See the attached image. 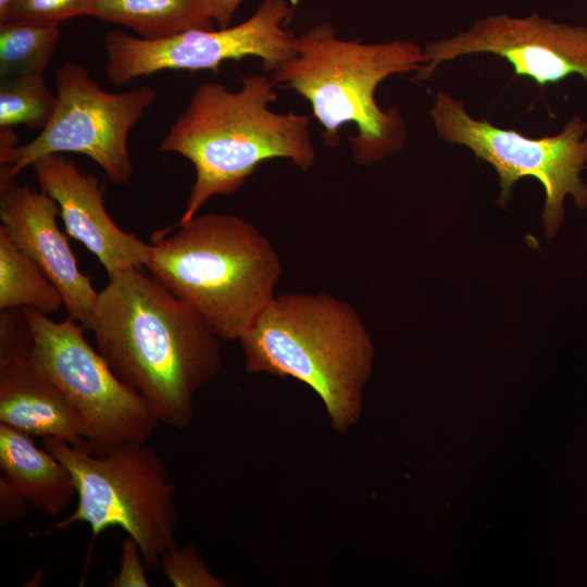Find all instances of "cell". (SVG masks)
Listing matches in <instances>:
<instances>
[{"label":"cell","mask_w":587,"mask_h":587,"mask_svg":"<svg viewBox=\"0 0 587 587\" xmlns=\"http://www.w3.org/2000/svg\"><path fill=\"white\" fill-rule=\"evenodd\" d=\"M88 329L112 372L159 424L188 427L196 394L223 364L222 339L189 305L133 268L109 277Z\"/></svg>","instance_id":"6da1fadb"},{"label":"cell","mask_w":587,"mask_h":587,"mask_svg":"<svg viewBox=\"0 0 587 587\" xmlns=\"http://www.w3.org/2000/svg\"><path fill=\"white\" fill-rule=\"evenodd\" d=\"M275 85L266 75L254 74L242 77L237 91L214 82L195 90L159 145L162 152L188 159L196 171L177 224L196 216L211 197L236 193L266 160L288 159L302 171L313 166L311 116L272 111Z\"/></svg>","instance_id":"7a4b0ae2"},{"label":"cell","mask_w":587,"mask_h":587,"mask_svg":"<svg viewBox=\"0 0 587 587\" xmlns=\"http://www.w3.org/2000/svg\"><path fill=\"white\" fill-rule=\"evenodd\" d=\"M294 49L272 79L309 101L326 146H338L340 127L353 123L358 133L348 140L354 163L372 165L403 148L404 120L395 107L382 110L375 91L390 76L419 72L427 62L424 48L399 39L345 40L333 25L322 23L296 37Z\"/></svg>","instance_id":"3957f363"},{"label":"cell","mask_w":587,"mask_h":587,"mask_svg":"<svg viewBox=\"0 0 587 587\" xmlns=\"http://www.w3.org/2000/svg\"><path fill=\"white\" fill-rule=\"evenodd\" d=\"M239 342L248 373L305 384L319 396L332 428L339 434L357 424L374 346L348 302L327 294L275 296Z\"/></svg>","instance_id":"277c9868"},{"label":"cell","mask_w":587,"mask_h":587,"mask_svg":"<svg viewBox=\"0 0 587 587\" xmlns=\"http://www.w3.org/2000/svg\"><path fill=\"white\" fill-rule=\"evenodd\" d=\"M222 340H239L275 298L279 255L249 222L196 215L155 232L145 266Z\"/></svg>","instance_id":"5b68a950"},{"label":"cell","mask_w":587,"mask_h":587,"mask_svg":"<svg viewBox=\"0 0 587 587\" xmlns=\"http://www.w3.org/2000/svg\"><path fill=\"white\" fill-rule=\"evenodd\" d=\"M42 448L71 472L78 498L54 528L86 523L95 540L121 527L139 546L146 567L160 570L162 555L177 546L178 523L176 487L161 455L146 444H123L103 455L54 438H43Z\"/></svg>","instance_id":"8992f818"},{"label":"cell","mask_w":587,"mask_h":587,"mask_svg":"<svg viewBox=\"0 0 587 587\" xmlns=\"http://www.w3.org/2000/svg\"><path fill=\"white\" fill-rule=\"evenodd\" d=\"M429 113L439 138L469 148L495 168L501 203L521 178L530 176L541 183L547 239L555 237L564 221L566 197L579 210L587 209V183L580 176L587 163V122L582 117L572 116L555 135L532 138L473 117L462 100L444 90L436 95Z\"/></svg>","instance_id":"52a82bcc"},{"label":"cell","mask_w":587,"mask_h":587,"mask_svg":"<svg viewBox=\"0 0 587 587\" xmlns=\"http://www.w3.org/2000/svg\"><path fill=\"white\" fill-rule=\"evenodd\" d=\"M33 337L30 363L79 417L86 449L103 455L123 444H146L159 425L145 399L112 372L71 316L55 322L21 309Z\"/></svg>","instance_id":"ba28073f"},{"label":"cell","mask_w":587,"mask_h":587,"mask_svg":"<svg viewBox=\"0 0 587 587\" xmlns=\"http://www.w3.org/2000/svg\"><path fill=\"white\" fill-rule=\"evenodd\" d=\"M54 80L57 105L50 121L36 138L12 150L0 177H16L43 157L73 152L91 159L113 184L128 183L134 172L128 134L154 102L155 90L108 92L85 65L70 61L57 68Z\"/></svg>","instance_id":"9c48e42d"},{"label":"cell","mask_w":587,"mask_h":587,"mask_svg":"<svg viewBox=\"0 0 587 587\" xmlns=\"http://www.w3.org/2000/svg\"><path fill=\"white\" fill-rule=\"evenodd\" d=\"M294 14L286 0H264L245 22L227 28L193 29L165 39L147 40L114 29L104 37L107 78L122 86L164 70L220 72L228 60L252 57L272 73L295 55L294 33L285 26Z\"/></svg>","instance_id":"30bf717a"},{"label":"cell","mask_w":587,"mask_h":587,"mask_svg":"<svg viewBox=\"0 0 587 587\" xmlns=\"http://www.w3.org/2000/svg\"><path fill=\"white\" fill-rule=\"evenodd\" d=\"M426 64L417 79H428L439 65L461 57L488 53L504 59L514 74L544 87L571 75L587 82V27L555 23L538 14H507L477 20L467 29L424 48Z\"/></svg>","instance_id":"8fae6325"},{"label":"cell","mask_w":587,"mask_h":587,"mask_svg":"<svg viewBox=\"0 0 587 587\" xmlns=\"http://www.w3.org/2000/svg\"><path fill=\"white\" fill-rule=\"evenodd\" d=\"M58 215V203L45 191L0 177V229L59 289L70 316L88 329L99 292L79 270Z\"/></svg>","instance_id":"7c38bea8"},{"label":"cell","mask_w":587,"mask_h":587,"mask_svg":"<svg viewBox=\"0 0 587 587\" xmlns=\"http://www.w3.org/2000/svg\"><path fill=\"white\" fill-rule=\"evenodd\" d=\"M32 166L41 190L58 203L67 235L97 257L109 277L146 266L150 243L111 218L104 207L105 187L95 175L82 173L62 153Z\"/></svg>","instance_id":"4fadbf2b"},{"label":"cell","mask_w":587,"mask_h":587,"mask_svg":"<svg viewBox=\"0 0 587 587\" xmlns=\"http://www.w3.org/2000/svg\"><path fill=\"white\" fill-rule=\"evenodd\" d=\"M0 423L86 448L75 410L25 354L0 355Z\"/></svg>","instance_id":"5bb4252c"},{"label":"cell","mask_w":587,"mask_h":587,"mask_svg":"<svg viewBox=\"0 0 587 587\" xmlns=\"http://www.w3.org/2000/svg\"><path fill=\"white\" fill-rule=\"evenodd\" d=\"M0 469L30 504L55 516L74 496L76 487L67 467L36 446L34 437L0 423Z\"/></svg>","instance_id":"9a60e30c"},{"label":"cell","mask_w":587,"mask_h":587,"mask_svg":"<svg viewBox=\"0 0 587 587\" xmlns=\"http://www.w3.org/2000/svg\"><path fill=\"white\" fill-rule=\"evenodd\" d=\"M90 16L126 26L147 40L214 29L205 0H93Z\"/></svg>","instance_id":"2e32d148"},{"label":"cell","mask_w":587,"mask_h":587,"mask_svg":"<svg viewBox=\"0 0 587 587\" xmlns=\"http://www.w3.org/2000/svg\"><path fill=\"white\" fill-rule=\"evenodd\" d=\"M62 305L59 289L0 229V310L30 308L49 316Z\"/></svg>","instance_id":"e0dca14e"},{"label":"cell","mask_w":587,"mask_h":587,"mask_svg":"<svg viewBox=\"0 0 587 587\" xmlns=\"http://www.w3.org/2000/svg\"><path fill=\"white\" fill-rule=\"evenodd\" d=\"M60 34V25L0 23V78L43 75Z\"/></svg>","instance_id":"ac0fdd59"},{"label":"cell","mask_w":587,"mask_h":587,"mask_svg":"<svg viewBox=\"0 0 587 587\" xmlns=\"http://www.w3.org/2000/svg\"><path fill=\"white\" fill-rule=\"evenodd\" d=\"M57 105L43 75L0 78V127L43 129Z\"/></svg>","instance_id":"d6986e66"},{"label":"cell","mask_w":587,"mask_h":587,"mask_svg":"<svg viewBox=\"0 0 587 587\" xmlns=\"http://www.w3.org/2000/svg\"><path fill=\"white\" fill-rule=\"evenodd\" d=\"M92 2L93 0H8L0 8V23L60 25L73 17L90 15Z\"/></svg>","instance_id":"ffe728a7"},{"label":"cell","mask_w":587,"mask_h":587,"mask_svg":"<svg viewBox=\"0 0 587 587\" xmlns=\"http://www.w3.org/2000/svg\"><path fill=\"white\" fill-rule=\"evenodd\" d=\"M160 569L175 587H223L200 559L192 544L174 547L161 558Z\"/></svg>","instance_id":"44dd1931"},{"label":"cell","mask_w":587,"mask_h":587,"mask_svg":"<svg viewBox=\"0 0 587 587\" xmlns=\"http://www.w3.org/2000/svg\"><path fill=\"white\" fill-rule=\"evenodd\" d=\"M145 562L137 542L129 536L122 544L120 570L107 584L109 587H149Z\"/></svg>","instance_id":"7402d4cb"},{"label":"cell","mask_w":587,"mask_h":587,"mask_svg":"<svg viewBox=\"0 0 587 587\" xmlns=\"http://www.w3.org/2000/svg\"><path fill=\"white\" fill-rule=\"evenodd\" d=\"M27 499L4 476L0 477V525L21 520L27 511Z\"/></svg>","instance_id":"603a6c76"},{"label":"cell","mask_w":587,"mask_h":587,"mask_svg":"<svg viewBox=\"0 0 587 587\" xmlns=\"http://www.w3.org/2000/svg\"><path fill=\"white\" fill-rule=\"evenodd\" d=\"M243 0H205L208 11L213 22L220 28H227L233 16Z\"/></svg>","instance_id":"cb8c5ba5"},{"label":"cell","mask_w":587,"mask_h":587,"mask_svg":"<svg viewBox=\"0 0 587 587\" xmlns=\"http://www.w3.org/2000/svg\"><path fill=\"white\" fill-rule=\"evenodd\" d=\"M17 137L12 127H0V164L8 162L12 150L17 146Z\"/></svg>","instance_id":"d4e9b609"},{"label":"cell","mask_w":587,"mask_h":587,"mask_svg":"<svg viewBox=\"0 0 587 587\" xmlns=\"http://www.w3.org/2000/svg\"><path fill=\"white\" fill-rule=\"evenodd\" d=\"M8 0H0V8H2L5 3H7Z\"/></svg>","instance_id":"484cf974"}]
</instances>
